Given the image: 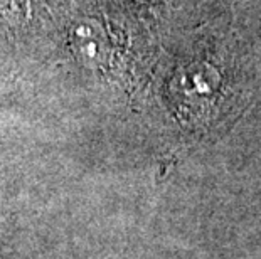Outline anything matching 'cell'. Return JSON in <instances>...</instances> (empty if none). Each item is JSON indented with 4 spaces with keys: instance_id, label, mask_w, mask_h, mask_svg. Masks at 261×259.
I'll return each instance as SVG.
<instances>
[{
    "instance_id": "obj_2",
    "label": "cell",
    "mask_w": 261,
    "mask_h": 259,
    "mask_svg": "<svg viewBox=\"0 0 261 259\" xmlns=\"http://www.w3.org/2000/svg\"><path fill=\"white\" fill-rule=\"evenodd\" d=\"M182 86L187 91V96L194 98H211L214 95L216 88L219 86V74L207 64H196L192 68H187L182 74Z\"/></svg>"
},
{
    "instance_id": "obj_1",
    "label": "cell",
    "mask_w": 261,
    "mask_h": 259,
    "mask_svg": "<svg viewBox=\"0 0 261 259\" xmlns=\"http://www.w3.org/2000/svg\"><path fill=\"white\" fill-rule=\"evenodd\" d=\"M69 46L74 57L88 69H99L108 64L112 44L101 22L91 17L76 20L69 31Z\"/></svg>"
}]
</instances>
